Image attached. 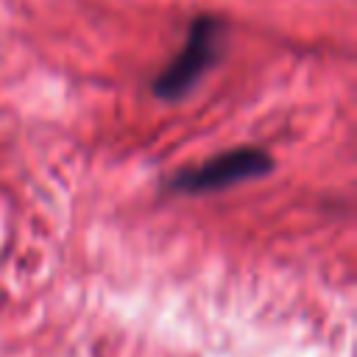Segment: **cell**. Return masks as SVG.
Instances as JSON below:
<instances>
[{
    "label": "cell",
    "instance_id": "6da1fadb",
    "mask_svg": "<svg viewBox=\"0 0 357 357\" xmlns=\"http://www.w3.org/2000/svg\"><path fill=\"white\" fill-rule=\"evenodd\" d=\"M220 42H223V22L212 14L195 17L187 45L176 53V59L153 78L151 89L162 100H178L184 98L201 75L220 59Z\"/></svg>",
    "mask_w": 357,
    "mask_h": 357
},
{
    "label": "cell",
    "instance_id": "7a4b0ae2",
    "mask_svg": "<svg viewBox=\"0 0 357 357\" xmlns=\"http://www.w3.org/2000/svg\"><path fill=\"white\" fill-rule=\"evenodd\" d=\"M271 170H273V159L268 151L254 148V145H240V148L212 156L204 165L178 170L170 178V187L187 195H198V192H215V190H226L248 178L268 176Z\"/></svg>",
    "mask_w": 357,
    "mask_h": 357
}]
</instances>
